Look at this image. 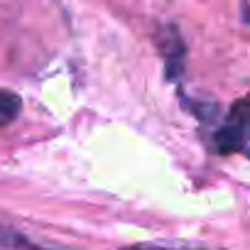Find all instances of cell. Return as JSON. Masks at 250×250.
Returning <instances> with one entry per match:
<instances>
[{
	"label": "cell",
	"mask_w": 250,
	"mask_h": 250,
	"mask_svg": "<svg viewBox=\"0 0 250 250\" xmlns=\"http://www.w3.org/2000/svg\"><path fill=\"white\" fill-rule=\"evenodd\" d=\"M160 44H162V57H165V66H167V79L169 81H179L182 71H184V54H187L179 30L174 25H167L162 30Z\"/></svg>",
	"instance_id": "cell-3"
},
{
	"label": "cell",
	"mask_w": 250,
	"mask_h": 250,
	"mask_svg": "<svg viewBox=\"0 0 250 250\" xmlns=\"http://www.w3.org/2000/svg\"><path fill=\"white\" fill-rule=\"evenodd\" d=\"M22 101L13 91H0V125H8L20 115Z\"/></svg>",
	"instance_id": "cell-4"
},
{
	"label": "cell",
	"mask_w": 250,
	"mask_h": 250,
	"mask_svg": "<svg viewBox=\"0 0 250 250\" xmlns=\"http://www.w3.org/2000/svg\"><path fill=\"white\" fill-rule=\"evenodd\" d=\"M213 150L218 155H235L248 150V98H238L230 113L213 130Z\"/></svg>",
	"instance_id": "cell-1"
},
{
	"label": "cell",
	"mask_w": 250,
	"mask_h": 250,
	"mask_svg": "<svg viewBox=\"0 0 250 250\" xmlns=\"http://www.w3.org/2000/svg\"><path fill=\"white\" fill-rule=\"evenodd\" d=\"M0 250H59V248H47L40 245L35 240H30L27 235H22L15 228H8L0 223ZM123 250H208V248H194V245H152V243H143V245H130Z\"/></svg>",
	"instance_id": "cell-2"
}]
</instances>
